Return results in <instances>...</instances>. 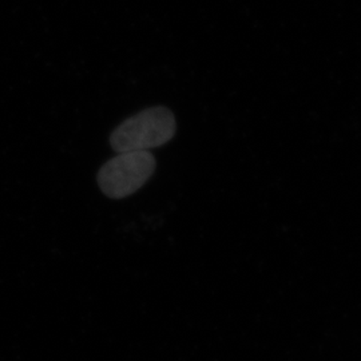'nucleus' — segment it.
I'll list each match as a JSON object with an SVG mask.
<instances>
[{
	"label": "nucleus",
	"instance_id": "f257e3e1",
	"mask_svg": "<svg viewBox=\"0 0 361 361\" xmlns=\"http://www.w3.org/2000/svg\"><path fill=\"white\" fill-rule=\"evenodd\" d=\"M176 131L174 114L164 106H157L123 121L113 131L110 145L118 154L149 152L168 143L176 135Z\"/></svg>",
	"mask_w": 361,
	"mask_h": 361
},
{
	"label": "nucleus",
	"instance_id": "f03ea898",
	"mask_svg": "<svg viewBox=\"0 0 361 361\" xmlns=\"http://www.w3.org/2000/svg\"><path fill=\"white\" fill-rule=\"evenodd\" d=\"M155 166L150 152L119 153L101 168L97 180L104 195L122 200L140 190L154 174Z\"/></svg>",
	"mask_w": 361,
	"mask_h": 361
}]
</instances>
